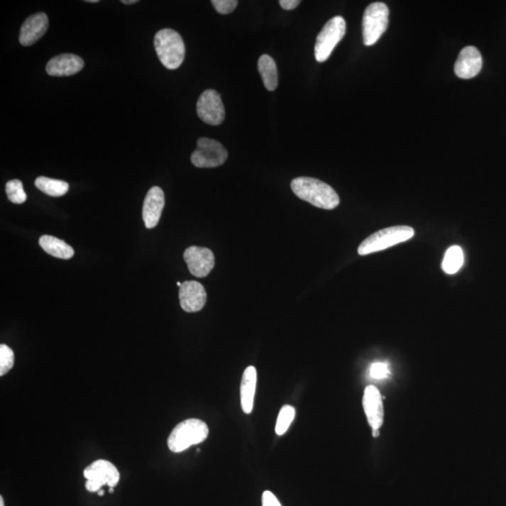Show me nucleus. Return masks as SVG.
Wrapping results in <instances>:
<instances>
[{
  "label": "nucleus",
  "mask_w": 506,
  "mask_h": 506,
  "mask_svg": "<svg viewBox=\"0 0 506 506\" xmlns=\"http://www.w3.org/2000/svg\"><path fill=\"white\" fill-rule=\"evenodd\" d=\"M165 204V193L160 187L149 189L143 207V219L148 229H153L159 224Z\"/></svg>",
  "instance_id": "nucleus-14"
},
{
  "label": "nucleus",
  "mask_w": 506,
  "mask_h": 506,
  "mask_svg": "<svg viewBox=\"0 0 506 506\" xmlns=\"http://www.w3.org/2000/svg\"><path fill=\"white\" fill-rule=\"evenodd\" d=\"M39 242L43 250L55 258L68 260L75 255V251L71 246L55 236H43Z\"/></svg>",
  "instance_id": "nucleus-18"
},
{
  "label": "nucleus",
  "mask_w": 506,
  "mask_h": 506,
  "mask_svg": "<svg viewBox=\"0 0 506 506\" xmlns=\"http://www.w3.org/2000/svg\"><path fill=\"white\" fill-rule=\"evenodd\" d=\"M389 10L383 2L368 5L363 16V40L365 46L375 45L387 29Z\"/></svg>",
  "instance_id": "nucleus-5"
},
{
  "label": "nucleus",
  "mask_w": 506,
  "mask_h": 506,
  "mask_svg": "<svg viewBox=\"0 0 506 506\" xmlns=\"http://www.w3.org/2000/svg\"><path fill=\"white\" fill-rule=\"evenodd\" d=\"M228 152L221 143L209 138H200L193 151L192 165L198 168H215L226 162Z\"/></svg>",
  "instance_id": "nucleus-8"
},
{
  "label": "nucleus",
  "mask_w": 506,
  "mask_h": 506,
  "mask_svg": "<svg viewBox=\"0 0 506 506\" xmlns=\"http://www.w3.org/2000/svg\"><path fill=\"white\" fill-rule=\"evenodd\" d=\"M291 188L301 200L308 202L319 209L332 210L339 204V197L335 189L317 178H295L292 181Z\"/></svg>",
  "instance_id": "nucleus-1"
},
{
  "label": "nucleus",
  "mask_w": 506,
  "mask_h": 506,
  "mask_svg": "<svg viewBox=\"0 0 506 506\" xmlns=\"http://www.w3.org/2000/svg\"><path fill=\"white\" fill-rule=\"evenodd\" d=\"M121 2L123 3V4L131 5L136 4V3H138V0H122Z\"/></svg>",
  "instance_id": "nucleus-29"
},
{
  "label": "nucleus",
  "mask_w": 506,
  "mask_h": 506,
  "mask_svg": "<svg viewBox=\"0 0 506 506\" xmlns=\"http://www.w3.org/2000/svg\"><path fill=\"white\" fill-rule=\"evenodd\" d=\"M258 70L265 89L269 92H274L279 83V78H277L276 62L273 58L268 55H263L262 57H260Z\"/></svg>",
  "instance_id": "nucleus-19"
},
{
  "label": "nucleus",
  "mask_w": 506,
  "mask_h": 506,
  "mask_svg": "<svg viewBox=\"0 0 506 506\" xmlns=\"http://www.w3.org/2000/svg\"><path fill=\"white\" fill-rule=\"evenodd\" d=\"M184 260L189 272L198 277H207L215 265V256L212 251L209 248L197 246L187 248L184 253Z\"/></svg>",
  "instance_id": "nucleus-10"
},
{
  "label": "nucleus",
  "mask_w": 506,
  "mask_h": 506,
  "mask_svg": "<svg viewBox=\"0 0 506 506\" xmlns=\"http://www.w3.org/2000/svg\"><path fill=\"white\" fill-rule=\"evenodd\" d=\"M346 32V23L343 17L335 16L324 25L316 39L314 55L318 62H324L338 43L343 39Z\"/></svg>",
  "instance_id": "nucleus-6"
},
{
  "label": "nucleus",
  "mask_w": 506,
  "mask_h": 506,
  "mask_svg": "<svg viewBox=\"0 0 506 506\" xmlns=\"http://www.w3.org/2000/svg\"><path fill=\"white\" fill-rule=\"evenodd\" d=\"M207 292L200 282L189 280L180 288V306L186 312H197L207 303Z\"/></svg>",
  "instance_id": "nucleus-11"
},
{
  "label": "nucleus",
  "mask_w": 506,
  "mask_h": 506,
  "mask_svg": "<svg viewBox=\"0 0 506 506\" xmlns=\"http://www.w3.org/2000/svg\"><path fill=\"white\" fill-rule=\"evenodd\" d=\"M48 16L45 13H38L29 16L21 26L19 42L22 45L31 46L45 36L48 31Z\"/></svg>",
  "instance_id": "nucleus-15"
},
{
  "label": "nucleus",
  "mask_w": 506,
  "mask_h": 506,
  "mask_svg": "<svg viewBox=\"0 0 506 506\" xmlns=\"http://www.w3.org/2000/svg\"><path fill=\"white\" fill-rule=\"evenodd\" d=\"M483 65L481 53L475 46H467L459 53L455 64V73L461 79H472L480 72Z\"/></svg>",
  "instance_id": "nucleus-12"
},
{
  "label": "nucleus",
  "mask_w": 506,
  "mask_h": 506,
  "mask_svg": "<svg viewBox=\"0 0 506 506\" xmlns=\"http://www.w3.org/2000/svg\"><path fill=\"white\" fill-rule=\"evenodd\" d=\"M363 407L371 428L379 429L384 423V405L381 393L375 386L368 385L365 389Z\"/></svg>",
  "instance_id": "nucleus-13"
},
{
  "label": "nucleus",
  "mask_w": 506,
  "mask_h": 506,
  "mask_svg": "<svg viewBox=\"0 0 506 506\" xmlns=\"http://www.w3.org/2000/svg\"><path fill=\"white\" fill-rule=\"evenodd\" d=\"M0 506H4V500H3V497H0Z\"/></svg>",
  "instance_id": "nucleus-31"
},
{
  "label": "nucleus",
  "mask_w": 506,
  "mask_h": 506,
  "mask_svg": "<svg viewBox=\"0 0 506 506\" xmlns=\"http://www.w3.org/2000/svg\"><path fill=\"white\" fill-rule=\"evenodd\" d=\"M211 3L216 11L221 14L233 13L238 4L236 0H212Z\"/></svg>",
  "instance_id": "nucleus-25"
},
{
  "label": "nucleus",
  "mask_w": 506,
  "mask_h": 506,
  "mask_svg": "<svg viewBox=\"0 0 506 506\" xmlns=\"http://www.w3.org/2000/svg\"><path fill=\"white\" fill-rule=\"evenodd\" d=\"M209 429L200 419L191 418L178 424L168 438V447L172 452L181 453L189 447L203 443L209 437Z\"/></svg>",
  "instance_id": "nucleus-3"
},
{
  "label": "nucleus",
  "mask_w": 506,
  "mask_h": 506,
  "mask_svg": "<svg viewBox=\"0 0 506 506\" xmlns=\"http://www.w3.org/2000/svg\"><path fill=\"white\" fill-rule=\"evenodd\" d=\"M104 490H99V496H104Z\"/></svg>",
  "instance_id": "nucleus-33"
},
{
  "label": "nucleus",
  "mask_w": 506,
  "mask_h": 506,
  "mask_svg": "<svg viewBox=\"0 0 506 506\" xmlns=\"http://www.w3.org/2000/svg\"><path fill=\"white\" fill-rule=\"evenodd\" d=\"M84 476L87 478L86 488L89 493L99 491L104 485L110 488L116 487L121 479L118 468L105 459L92 462L84 469Z\"/></svg>",
  "instance_id": "nucleus-7"
},
{
  "label": "nucleus",
  "mask_w": 506,
  "mask_h": 506,
  "mask_svg": "<svg viewBox=\"0 0 506 506\" xmlns=\"http://www.w3.org/2000/svg\"><path fill=\"white\" fill-rule=\"evenodd\" d=\"M6 193L9 200L13 204H23L26 201V193L21 180H13L9 181L6 185Z\"/></svg>",
  "instance_id": "nucleus-23"
},
{
  "label": "nucleus",
  "mask_w": 506,
  "mask_h": 506,
  "mask_svg": "<svg viewBox=\"0 0 506 506\" xmlns=\"http://www.w3.org/2000/svg\"><path fill=\"white\" fill-rule=\"evenodd\" d=\"M295 417V409L292 406H283L280 410L279 417H277L276 424V434L277 435H283L288 431L289 427L291 426L292 421Z\"/></svg>",
  "instance_id": "nucleus-22"
},
{
  "label": "nucleus",
  "mask_w": 506,
  "mask_h": 506,
  "mask_svg": "<svg viewBox=\"0 0 506 506\" xmlns=\"http://www.w3.org/2000/svg\"><path fill=\"white\" fill-rule=\"evenodd\" d=\"M84 60L78 55L62 54L54 57L46 65V72L51 76H71L84 68Z\"/></svg>",
  "instance_id": "nucleus-16"
},
{
  "label": "nucleus",
  "mask_w": 506,
  "mask_h": 506,
  "mask_svg": "<svg viewBox=\"0 0 506 506\" xmlns=\"http://www.w3.org/2000/svg\"><path fill=\"white\" fill-rule=\"evenodd\" d=\"M87 2L89 3H97L99 2L98 0H87Z\"/></svg>",
  "instance_id": "nucleus-32"
},
{
  "label": "nucleus",
  "mask_w": 506,
  "mask_h": 506,
  "mask_svg": "<svg viewBox=\"0 0 506 506\" xmlns=\"http://www.w3.org/2000/svg\"><path fill=\"white\" fill-rule=\"evenodd\" d=\"M14 353L8 345H0V376H4L13 368Z\"/></svg>",
  "instance_id": "nucleus-24"
},
{
  "label": "nucleus",
  "mask_w": 506,
  "mask_h": 506,
  "mask_svg": "<svg viewBox=\"0 0 506 506\" xmlns=\"http://www.w3.org/2000/svg\"><path fill=\"white\" fill-rule=\"evenodd\" d=\"M370 376L374 379L381 380L386 378L389 374L388 365L385 363H374L370 370Z\"/></svg>",
  "instance_id": "nucleus-26"
},
{
  "label": "nucleus",
  "mask_w": 506,
  "mask_h": 506,
  "mask_svg": "<svg viewBox=\"0 0 506 506\" xmlns=\"http://www.w3.org/2000/svg\"><path fill=\"white\" fill-rule=\"evenodd\" d=\"M263 506H282L280 504L279 500L270 491H265L262 497Z\"/></svg>",
  "instance_id": "nucleus-27"
},
{
  "label": "nucleus",
  "mask_w": 506,
  "mask_h": 506,
  "mask_svg": "<svg viewBox=\"0 0 506 506\" xmlns=\"http://www.w3.org/2000/svg\"><path fill=\"white\" fill-rule=\"evenodd\" d=\"M414 230L410 226H393L380 230L363 241L358 248L359 255L378 253L393 247L400 243L410 241L414 238Z\"/></svg>",
  "instance_id": "nucleus-4"
},
{
  "label": "nucleus",
  "mask_w": 506,
  "mask_h": 506,
  "mask_svg": "<svg viewBox=\"0 0 506 506\" xmlns=\"http://www.w3.org/2000/svg\"><path fill=\"white\" fill-rule=\"evenodd\" d=\"M373 437H378V436H379V429H373Z\"/></svg>",
  "instance_id": "nucleus-30"
},
{
  "label": "nucleus",
  "mask_w": 506,
  "mask_h": 506,
  "mask_svg": "<svg viewBox=\"0 0 506 506\" xmlns=\"http://www.w3.org/2000/svg\"><path fill=\"white\" fill-rule=\"evenodd\" d=\"M257 384V371L253 365L246 368L243 373L241 385V407L245 414H251L253 410L254 396Z\"/></svg>",
  "instance_id": "nucleus-17"
},
{
  "label": "nucleus",
  "mask_w": 506,
  "mask_h": 506,
  "mask_svg": "<svg viewBox=\"0 0 506 506\" xmlns=\"http://www.w3.org/2000/svg\"><path fill=\"white\" fill-rule=\"evenodd\" d=\"M197 115L207 124L218 126L224 122L225 110L221 96L214 89L202 93L197 101Z\"/></svg>",
  "instance_id": "nucleus-9"
},
{
  "label": "nucleus",
  "mask_w": 506,
  "mask_h": 506,
  "mask_svg": "<svg viewBox=\"0 0 506 506\" xmlns=\"http://www.w3.org/2000/svg\"><path fill=\"white\" fill-rule=\"evenodd\" d=\"M154 45L158 57L168 70H177L185 60V45L177 31L165 28L154 38Z\"/></svg>",
  "instance_id": "nucleus-2"
},
{
  "label": "nucleus",
  "mask_w": 506,
  "mask_h": 506,
  "mask_svg": "<svg viewBox=\"0 0 506 506\" xmlns=\"http://www.w3.org/2000/svg\"><path fill=\"white\" fill-rule=\"evenodd\" d=\"M35 185L40 192L52 197H60L69 191V184L65 181L53 180L46 177H39L35 180Z\"/></svg>",
  "instance_id": "nucleus-20"
},
{
  "label": "nucleus",
  "mask_w": 506,
  "mask_h": 506,
  "mask_svg": "<svg viewBox=\"0 0 506 506\" xmlns=\"http://www.w3.org/2000/svg\"><path fill=\"white\" fill-rule=\"evenodd\" d=\"M300 4L299 0H280V7L285 11H292Z\"/></svg>",
  "instance_id": "nucleus-28"
},
{
  "label": "nucleus",
  "mask_w": 506,
  "mask_h": 506,
  "mask_svg": "<svg viewBox=\"0 0 506 506\" xmlns=\"http://www.w3.org/2000/svg\"><path fill=\"white\" fill-rule=\"evenodd\" d=\"M464 263L463 251L458 246H453L447 250L443 261V270L446 274L457 273Z\"/></svg>",
  "instance_id": "nucleus-21"
}]
</instances>
